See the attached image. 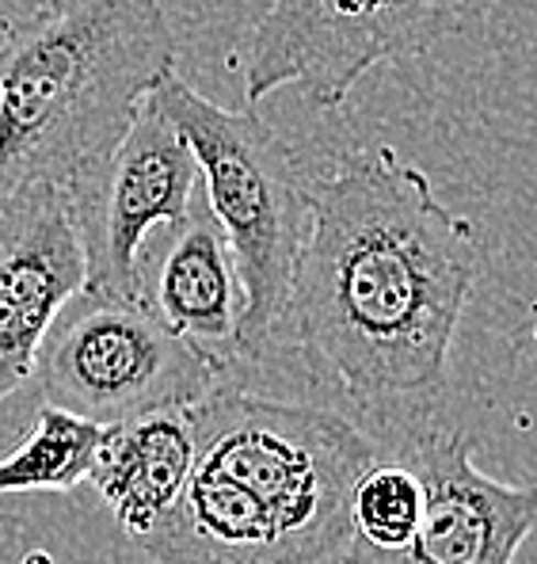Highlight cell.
Masks as SVG:
<instances>
[{
    "label": "cell",
    "mask_w": 537,
    "mask_h": 564,
    "mask_svg": "<svg viewBox=\"0 0 537 564\" xmlns=\"http://www.w3.org/2000/svg\"><path fill=\"white\" fill-rule=\"evenodd\" d=\"M481 279V234L419 164L382 145L309 184V229L278 325L305 370L370 420L416 427L450 386Z\"/></svg>",
    "instance_id": "obj_1"
},
{
    "label": "cell",
    "mask_w": 537,
    "mask_h": 564,
    "mask_svg": "<svg viewBox=\"0 0 537 564\" xmlns=\"http://www.w3.org/2000/svg\"><path fill=\"white\" fill-rule=\"evenodd\" d=\"M176 69L161 0H39L0 23V198L69 191Z\"/></svg>",
    "instance_id": "obj_2"
},
{
    "label": "cell",
    "mask_w": 537,
    "mask_h": 564,
    "mask_svg": "<svg viewBox=\"0 0 537 564\" xmlns=\"http://www.w3.org/2000/svg\"><path fill=\"white\" fill-rule=\"evenodd\" d=\"M149 104L179 130L206 187V210L226 234L244 310L237 355L260 359L283 321L294 263L309 229V184L286 141L255 107H221L176 69L149 88Z\"/></svg>",
    "instance_id": "obj_3"
},
{
    "label": "cell",
    "mask_w": 537,
    "mask_h": 564,
    "mask_svg": "<svg viewBox=\"0 0 537 564\" xmlns=\"http://www.w3.org/2000/svg\"><path fill=\"white\" fill-rule=\"evenodd\" d=\"M187 423L195 466L244 488L278 527L294 564L340 557L351 534V488L382 454V443L332 409L226 386L187 404Z\"/></svg>",
    "instance_id": "obj_4"
},
{
    "label": "cell",
    "mask_w": 537,
    "mask_h": 564,
    "mask_svg": "<svg viewBox=\"0 0 537 564\" xmlns=\"http://www.w3.org/2000/svg\"><path fill=\"white\" fill-rule=\"evenodd\" d=\"M229 359L176 336L142 297L80 290L46 332L35 378L46 404L99 423H122L202 401Z\"/></svg>",
    "instance_id": "obj_5"
},
{
    "label": "cell",
    "mask_w": 537,
    "mask_h": 564,
    "mask_svg": "<svg viewBox=\"0 0 537 564\" xmlns=\"http://www.w3.org/2000/svg\"><path fill=\"white\" fill-rule=\"evenodd\" d=\"M473 0H271L244 50V107L297 88L336 111L385 62L431 50Z\"/></svg>",
    "instance_id": "obj_6"
},
{
    "label": "cell",
    "mask_w": 537,
    "mask_h": 564,
    "mask_svg": "<svg viewBox=\"0 0 537 564\" xmlns=\"http://www.w3.org/2000/svg\"><path fill=\"white\" fill-rule=\"evenodd\" d=\"M195 184L198 169L187 141L145 99L111 153L65 191L85 256V294L138 297L145 237L191 210Z\"/></svg>",
    "instance_id": "obj_7"
},
{
    "label": "cell",
    "mask_w": 537,
    "mask_h": 564,
    "mask_svg": "<svg viewBox=\"0 0 537 564\" xmlns=\"http://www.w3.org/2000/svg\"><path fill=\"white\" fill-rule=\"evenodd\" d=\"M424 485V519L390 553L343 545L340 564H515L537 522V496L484 473L461 431H416L401 443Z\"/></svg>",
    "instance_id": "obj_8"
},
{
    "label": "cell",
    "mask_w": 537,
    "mask_h": 564,
    "mask_svg": "<svg viewBox=\"0 0 537 564\" xmlns=\"http://www.w3.org/2000/svg\"><path fill=\"white\" fill-rule=\"evenodd\" d=\"M85 290L69 195L28 187L0 198V404L35 378L57 313Z\"/></svg>",
    "instance_id": "obj_9"
},
{
    "label": "cell",
    "mask_w": 537,
    "mask_h": 564,
    "mask_svg": "<svg viewBox=\"0 0 537 564\" xmlns=\"http://www.w3.org/2000/svg\"><path fill=\"white\" fill-rule=\"evenodd\" d=\"M138 297L176 336L221 359L237 355L244 294L226 234L206 206L191 203L179 221L145 237L138 256Z\"/></svg>",
    "instance_id": "obj_10"
},
{
    "label": "cell",
    "mask_w": 537,
    "mask_h": 564,
    "mask_svg": "<svg viewBox=\"0 0 537 564\" xmlns=\"http://www.w3.org/2000/svg\"><path fill=\"white\" fill-rule=\"evenodd\" d=\"M195 469L187 409H164L107 423L88 480L130 542L145 538L179 500Z\"/></svg>",
    "instance_id": "obj_11"
},
{
    "label": "cell",
    "mask_w": 537,
    "mask_h": 564,
    "mask_svg": "<svg viewBox=\"0 0 537 564\" xmlns=\"http://www.w3.org/2000/svg\"><path fill=\"white\" fill-rule=\"evenodd\" d=\"M103 427L69 409L43 404L28 435L0 458V496L73 492L88 480Z\"/></svg>",
    "instance_id": "obj_12"
},
{
    "label": "cell",
    "mask_w": 537,
    "mask_h": 564,
    "mask_svg": "<svg viewBox=\"0 0 537 564\" xmlns=\"http://www.w3.org/2000/svg\"><path fill=\"white\" fill-rule=\"evenodd\" d=\"M347 519H351L347 545H359V550L390 553L412 542L424 519V485L401 446L393 454L382 451L362 469L351 488Z\"/></svg>",
    "instance_id": "obj_13"
},
{
    "label": "cell",
    "mask_w": 537,
    "mask_h": 564,
    "mask_svg": "<svg viewBox=\"0 0 537 564\" xmlns=\"http://www.w3.org/2000/svg\"><path fill=\"white\" fill-rule=\"evenodd\" d=\"M43 557H46V553H31V564H46Z\"/></svg>",
    "instance_id": "obj_14"
}]
</instances>
